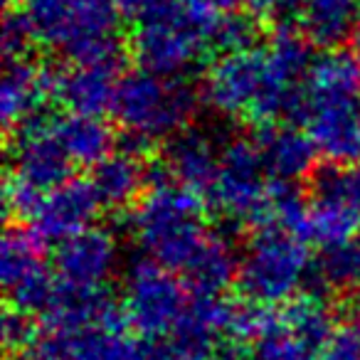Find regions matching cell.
I'll return each mask as SVG.
<instances>
[{
	"mask_svg": "<svg viewBox=\"0 0 360 360\" xmlns=\"http://www.w3.org/2000/svg\"><path fill=\"white\" fill-rule=\"evenodd\" d=\"M355 20L358 0H304L301 6V30L306 40L328 50L355 35Z\"/></svg>",
	"mask_w": 360,
	"mask_h": 360,
	"instance_id": "21",
	"label": "cell"
},
{
	"mask_svg": "<svg viewBox=\"0 0 360 360\" xmlns=\"http://www.w3.org/2000/svg\"><path fill=\"white\" fill-rule=\"evenodd\" d=\"M146 170H148V165H143L141 155L129 153V150H119V153H111L106 160H101L91 175V186H94L101 205H129L146 186Z\"/></svg>",
	"mask_w": 360,
	"mask_h": 360,
	"instance_id": "22",
	"label": "cell"
},
{
	"mask_svg": "<svg viewBox=\"0 0 360 360\" xmlns=\"http://www.w3.org/2000/svg\"><path fill=\"white\" fill-rule=\"evenodd\" d=\"M353 321H355V330L360 333V289H358L355 301H353Z\"/></svg>",
	"mask_w": 360,
	"mask_h": 360,
	"instance_id": "33",
	"label": "cell"
},
{
	"mask_svg": "<svg viewBox=\"0 0 360 360\" xmlns=\"http://www.w3.org/2000/svg\"><path fill=\"white\" fill-rule=\"evenodd\" d=\"M195 109V89L180 77H160L139 70L119 82L111 111L126 139L150 146L153 141L178 136Z\"/></svg>",
	"mask_w": 360,
	"mask_h": 360,
	"instance_id": "5",
	"label": "cell"
},
{
	"mask_svg": "<svg viewBox=\"0 0 360 360\" xmlns=\"http://www.w3.org/2000/svg\"><path fill=\"white\" fill-rule=\"evenodd\" d=\"M20 360H42V358H37V355H32V358H20Z\"/></svg>",
	"mask_w": 360,
	"mask_h": 360,
	"instance_id": "35",
	"label": "cell"
},
{
	"mask_svg": "<svg viewBox=\"0 0 360 360\" xmlns=\"http://www.w3.org/2000/svg\"><path fill=\"white\" fill-rule=\"evenodd\" d=\"M321 360H360V333L358 330H338L323 348Z\"/></svg>",
	"mask_w": 360,
	"mask_h": 360,
	"instance_id": "31",
	"label": "cell"
},
{
	"mask_svg": "<svg viewBox=\"0 0 360 360\" xmlns=\"http://www.w3.org/2000/svg\"><path fill=\"white\" fill-rule=\"evenodd\" d=\"M22 15L40 45L75 62L86 47L116 37L119 6L114 0H22Z\"/></svg>",
	"mask_w": 360,
	"mask_h": 360,
	"instance_id": "7",
	"label": "cell"
},
{
	"mask_svg": "<svg viewBox=\"0 0 360 360\" xmlns=\"http://www.w3.org/2000/svg\"><path fill=\"white\" fill-rule=\"evenodd\" d=\"M129 227L148 259L168 271L186 269L207 237L198 195L173 183L150 188L131 212Z\"/></svg>",
	"mask_w": 360,
	"mask_h": 360,
	"instance_id": "3",
	"label": "cell"
},
{
	"mask_svg": "<svg viewBox=\"0 0 360 360\" xmlns=\"http://www.w3.org/2000/svg\"><path fill=\"white\" fill-rule=\"evenodd\" d=\"M222 13L210 0H178L163 15L136 25L134 55L141 70L180 77L207 50Z\"/></svg>",
	"mask_w": 360,
	"mask_h": 360,
	"instance_id": "4",
	"label": "cell"
},
{
	"mask_svg": "<svg viewBox=\"0 0 360 360\" xmlns=\"http://www.w3.org/2000/svg\"><path fill=\"white\" fill-rule=\"evenodd\" d=\"M240 274V259L232 242L222 235H207L200 250L183 269L186 286L193 296H222Z\"/></svg>",
	"mask_w": 360,
	"mask_h": 360,
	"instance_id": "20",
	"label": "cell"
},
{
	"mask_svg": "<svg viewBox=\"0 0 360 360\" xmlns=\"http://www.w3.org/2000/svg\"><path fill=\"white\" fill-rule=\"evenodd\" d=\"M257 22L240 13H227L220 18L212 37V50H220L222 55H235V52L252 50L257 42Z\"/></svg>",
	"mask_w": 360,
	"mask_h": 360,
	"instance_id": "28",
	"label": "cell"
},
{
	"mask_svg": "<svg viewBox=\"0 0 360 360\" xmlns=\"http://www.w3.org/2000/svg\"><path fill=\"white\" fill-rule=\"evenodd\" d=\"M55 131L75 165H99L114 148V134L99 116L70 114L55 119Z\"/></svg>",
	"mask_w": 360,
	"mask_h": 360,
	"instance_id": "23",
	"label": "cell"
},
{
	"mask_svg": "<svg viewBox=\"0 0 360 360\" xmlns=\"http://www.w3.org/2000/svg\"><path fill=\"white\" fill-rule=\"evenodd\" d=\"M114 70L101 67H77L72 65L65 72H55V96L70 114L79 116H99L106 109H114L116 89Z\"/></svg>",
	"mask_w": 360,
	"mask_h": 360,
	"instance_id": "19",
	"label": "cell"
},
{
	"mask_svg": "<svg viewBox=\"0 0 360 360\" xmlns=\"http://www.w3.org/2000/svg\"><path fill=\"white\" fill-rule=\"evenodd\" d=\"M247 360H321L319 350L311 348L306 340H301L289 326L284 323L281 314H271L266 319L264 328L259 330Z\"/></svg>",
	"mask_w": 360,
	"mask_h": 360,
	"instance_id": "25",
	"label": "cell"
},
{
	"mask_svg": "<svg viewBox=\"0 0 360 360\" xmlns=\"http://www.w3.org/2000/svg\"><path fill=\"white\" fill-rule=\"evenodd\" d=\"M163 163L170 178L178 180L186 191L210 198L220 168V150L215 148L212 136L200 129L180 131L168 141Z\"/></svg>",
	"mask_w": 360,
	"mask_h": 360,
	"instance_id": "17",
	"label": "cell"
},
{
	"mask_svg": "<svg viewBox=\"0 0 360 360\" xmlns=\"http://www.w3.org/2000/svg\"><path fill=\"white\" fill-rule=\"evenodd\" d=\"M126 314L75 333L42 330L35 355L42 360H146V343L126 335Z\"/></svg>",
	"mask_w": 360,
	"mask_h": 360,
	"instance_id": "12",
	"label": "cell"
},
{
	"mask_svg": "<svg viewBox=\"0 0 360 360\" xmlns=\"http://www.w3.org/2000/svg\"><path fill=\"white\" fill-rule=\"evenodd\" d=\"M269 175L281 183H296L314 173L316 165V143L304 131L289 129V126H262L255 139Z\"/></svg>",
	"mask_w": 360,
	"mask_h": 360,
	"instance_id": "18",
	"label": "cell"
},
{
	"mask_svg": "<svg viewBox=\"0 0 360 360\" xmlns=\"http://www.w3.org/2000/svg\"><path fill=\"white\" fill-rule=\"evenodd\" d=\"M311 274L309 250L299 235L281 227H262L240 257L242 294L257 306L294 299Z\"/></svg>",
	"mask_w": 360,
	"mask_h": 360,
	"instance_id": "6",
	"label": "cell"
},
{
	"mask_svg": "<svg viewBox=\"0 0 360 360\" xmlns=\"http://www.w3.org/2000/svg\"><path fill=\"white\" fill-rule=\"evenodd\" d=\"M281 319L301 340H306L319 353H323V348L335 335V314L319 296H304V299L291 301L281 311Z\"/></svg>",
	"mask_w": 360,
	"mask_h": 360,
	"instance_id": "24",
	"label": "cell"
},
{
	"mask_svg": "<svg viewBox=\"0 0 360 360\" xmlns=\"http://www.w3.org/2000/svg\"><path fill=\"white\" fill-rule=\"evenodd\" d=\"M55 72L27 60L6 65L0 79V119L6 129H20L30 119L40 116L47 96H55Z\"/></svg>",
	"mask_w": 360,
	"mask_h": 360,
	"instance_id": "16",
	"label": "cell"
},
{
	"mask_svg": "<svg viewBox=\"0 0 360 360\" xmlns=\"http://www.w3.org/2000/svg\"><path fill=\"white\" fill-rule=\"evenodd\" d=\"M101 210L91 180H67L60 188L45 193L32 220V232L40 240L65 242L89 230Z\"/></svg>",
	"mask_w": 360,
	"mask_h": 360,
	"instance_id": "14",
	"label": "cell"
},
{
	"mask_svg": "<svg viewBox=\"0 0 360 360\" xmlns=\"http://www.w3.org/2000/svg\"><path fill=\"white\" fill-rule=\"evenodd\" d=\"M32 40H35V35H32V27L27 22V18L22 15V11H11L8 8L6 18H3V35H0V45H3L6 60H22V55L27 52Z\"/></svg>",
	"mask_w": 360,
	"mask_h": 360,
	"instance_id": "29",
	"label": "cell"
},
{
	"mask_svg": "<svg viewBox=\"0 0 360 360\" xmlns=\"http://www.w3.org/2000/svg\"><path fill=\"white\" fill-rule=\"evenodd\" d=\"M35 340V326L27 319V314L20 311H8L3 316V343L8 350H22Z\"/></svg>",
	"mask_w": 360,
	"mask_h": 360,
	"instance_id": "30",
	"label": "cell"
},
{
	"mask_svg": "<svg viewBox=\"0 0 360 360\" xmlns=\"http://www.w3.org/2000/svg\"><path fill=\"white\" fill-rule=\"evenodd\" d=\"M119 264V245L109 230H89L60 242L55 250V274L60 286L77 291H101Z\"/></svg>",
	"mask_w": 360,
	"mask_h": 360,
	"instance_id": "13",
	"label": "cell"
},
{
	"mask_svg": "<svg viewBox=\"0 0 360 360\" xmlns=\"http://www.w3.org/2000/svg\"><path fill=\"white\" fill-rule=\"evenodd\" d=\"M360 230V212L350 205L345 195L343 170L323 168L314 175V193L309 205V227L306 235L319 245L338 247L355 240Z\"/></svg>",
	"mask_w": 360,
	"mask_h": 360,
	"instance_id": "15",
	"label": "cell"
},
{
	"mask_svg": "<svg viewBox=\"0 0 360 360\" xmlns=\"http://www.w3.org/2000/svg\"><path fill=\"white\" fill-rule=\"evenodd\" d=\"M311 67L306 35L279 27L264 47L220 55L207 70L202 99L217 114L247 116L262 126H271L279 116L299 119Z\"/></svg>",
	"mask_w": 360,
	"mask_h": 360,
	"instance_id": "1",
	"label": "cell"
},
{
	"mask_svg": "<svg viewBox=\"0 0 360 360\" xmlns=\"http://www.w3.org/2000/svg\"><path fill=\"white\" fill-rule=\"evenodd\" d=\"M264 227H281L294 235H306L309 227V205L294 183H271L266 198V220ZM262 230V227H259Z\"/></svg>",
	"mask_w": 360,
	"mask_h": 360,
	"instance_id": "27",
	"label": "cell"
},
{
	"mask_svg": "<svg viewBox=\"0 0 360 360\" xmlns=\"http://www.w3.org/2000/svg\"><path fill=\"white\" fill-rule=\"evenodd\" d=\"M299 121L330 163H360V62L350 52L333 50L314 60Z\"/></svg>",
	"mask_w": 360,
	"mask_h": 360,
	"instance_id": "2",
	"label": "cell"
},
{
	"mask_svg": "<svg viewBox=\"0 0 360 360\" xmlns=\"http://www.w3.org/2000/svg\"><path fill=\"white\" fill-rule=\"evenodd\" d=\"M186 289L173 271L150 259H136L124 276V314L129 326L148 340H160L178 328L188 311Z\"/></svg>",
	"mask_w": 360,
	"mask_h": 360,
	"instance_id": "8",
	"label": "cell"
},
{
	"mask_svg": "<svg viewBox=\"0 0 360 360\" xmlns=\"http://www.w3.org/2000/svg\"><path fill=\"white\" fill-rule=\"evenodd\" d=\"M314 276L326 289H360V240L328 247L316 264Z\"/></svg>",
	"mask_w": 360,
	"mask_h": 360,
	"instance_id": "26",
	"label": "cell"
},
{
	"mask_svg": "<svg viewBox=\"0 0 360 360\" xmlns=\"http://www.w3.org/2000/svg\"><path fill=\"white\" fill-rule=\"evenodd\" d=\"M266 175L269 170L255 141H227L220 148V168L210 193L212 205L232 220L264 227L266 198L271 188V183H266Z\"/></svg>",
	"mask_w": 360,
	"mask_h": 360,
	"instance_id": "9",
	"label": "cell"
},
{
	"mask_svg": "<svg viewBox=\"0 0 360 360\" xmlns=\"http://www.w3.org/2000/svg\"><path fill=\"white\" fill-rule=\"evenodd\" d=\"M353 40H355V50L360 52V20H358V27H355V35H353Z\"/></svg>",
	"mask_w": 360,
	"mask_h": 360,
	"instance_id": "34",
	"label": "cell"
},
{
	"mask_svg": "<svg viewBox=\"0 0 360 360\" xmlns=\"http://www.w3.org/2000/svg\"><path fill=\"white\" fill-rule=\"evenodd\" d=\"M343 183H345V195H348L350 205L360 212V163L343 170Z\"/></svg>",
	"mask_w": 360,
	"mask_h": 360,
	"instance_id": "32",
	"label": "cell"
},
{
	"mask_svg": "<svg viewBox=\"0 0 360 360\" xmlns=\"http://www.w3.org/2000/svg\"><path fill=\"white\" fill-rule=\"evenodd\" d=\"M72 165L75 163L55 131V121L35 116L15 129L11 178H15L18 183L45 195L70 180Z\"/></svg>",
	"mask_w": 360,
	"mask_h": 360,
	"instance_id": "11",
	"label": "cell"
},
{
	"mask_svg": "<svg viewBox=\"0 0 360 360\" xmlns=\"http://www.w3.org/2000/svg\"><path fill=\"white\" fill-rule=\"evenodd\" d=\"M0 281L8 301L20 314L50 311L60 281L42 262V240L32 230H8L0 245Z\"/></svg>",
	"mask_w": 360,
	"mask_h": 360,
	"instance_id": "10",
	"label": "cell"
}]
</instances>
